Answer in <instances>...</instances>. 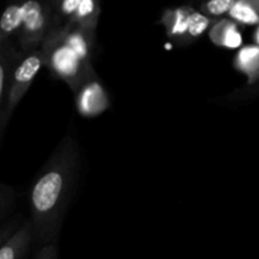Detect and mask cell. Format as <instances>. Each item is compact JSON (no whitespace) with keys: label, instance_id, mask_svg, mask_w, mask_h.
Here are the masks:
<instances>
[{"label":"cell","instance_id":"6da1fadb","mask_svg":"<svg viewBox=\"0 0 259 259\" xmlns=\"http://www.w3.org/2000/svg\"><path fill=\"white\" fill-rule=\"evenodd\" d=\"M77 167V143L72 137H66L30 187V222L34 240L42 247L57 242L63 214L76 184Z\"/></svg>","mask_w":259,"mask_h":259},{"label":"cell","instance_id":"7a4b0ae2","mask_svg":"<svg viewBox=\"0 0 259 259\" xmlns=\"http://www.w3.org/2000/svg\"><path fill=\"white\" fill-rule=\"evenodd\" d=\"M42 52L46 67L56 77L65 81L75 94L88 82L98 80L93 62L81 57L66 42L63 34L48 37L43 42Z\"/></svg>","mask_w":259,"mask_h":259},{"label":"cell","instance_id":"3957f363","mask_svg":"<svg viewBox=\"0 0 259 259\" xmlns=\"http://www.w3.org/2000/svg\"><path fill=\"white\" fill-rule=\"evenodd\" d=\"M42 66H45V55H43L42 50H35L27 53L15 70L12 86H10L7 110H5L4 116L0 119V138L7 131V125L12 118L13 111L20 103V100L24 98L27 91L29 90L33 80L38 75Z\"/></svg>","mask_w":259,"mask_h":259},{"label":"cell","instance_id":"277c9868","mask_svg":"<svg viewBox=\"0 0 259 259\" xmlns=\"http://www.w3.org/2000/svg\"><path fill=\"white\" fill-rule=\"evenodd\" d=\"M23 23H22V37L20 45L24 53L35 51L40 42H45L46 29V15L43 13L42 5L35 0H28L22 7Z\"/></svg>","mask_w":259,"mask_h":259},{"label":"cell","instance_id":"5b68a950","mask_svg":"<svg viewBox=\"0 0 259 259\" xmlns=\"http://www.w3.org/2000/svg\"><path fill=\"white\" fill-rule=\"evenodd\" d=\"M76 106L78 113L86 118H94L108 110L110 100L99 78L88 82L76 93Z\"/></svg>","mask_w":259,"mask_h":259},{"label":"cell","instance_id":"8992f818","mask_svg":"<svg viewBox=\"0 0 259 259\" xmlns=\"http://www.w3.org/2000/svg\"><path fill=\"white\" fill-rule=\"evenodd\" d=\"M27 53L17 51L9 42L3 43L0 47V119L4 116L9 99L14 72Z\"/></svg>","mask_w":259,"mask_h":259},{"label":"cell","instance_id":"52a82bcc","mask_svg":"<svg viewBox=\"0 0 259 259\" xmlns=\"http://www.w3.org/2000/svg\"><path fill=\"white\" fill-rule=\"evenodd\" d=\"M32 240H34L33 224L30 220H24L17 232L2 243L0 259H23Z\"/></svg>","mask_w":259,"mask_h":259},{"label":"cell","instance_id":"ba28073f","mask_svg":"<svg viewBox=\"0 0 259 259\" xmlns=\"http://www.w3.org/2000/svg\"><path fill=\"white\" fill-rule=\"evenodd\" d=\"M240 72L245 73L248 82L253 83L259 80V47L247 46L238 52L234 62Z\"/></svg>","mask_w":259,"mask_h":259},{"label":"cell","instance_id":"9c48e42d","mask_svg":"<svg viewBox=\"0 0 259 259\" xmlns=\"http://www.w3.org/2000/svg\"><path fill=\"white\" fill-rule=\"evenodd\" d=\"M211 40L215 45L225 48H237L242 45V35L237 27L230 23H222L211 30Z\"/></svg>","mask_w":259,"mask_h":259},{"label":"cell","instance_id":"30bf717a","mask_svg":"<svg viewBox=\"0 0 259 259\" xmlns=\"http://www.w3.org/2000/svg\"><path fill=\"white\" fill-rule=\"evenodd\" d=\"M23 5H9L3 13L2 20H0V28H2V45L8 42V37L15 30L22 27L23 23Z\"/></svg>","mask_w":259,"mask_h":259},{"label":"cell","instance_id":"8fae6325","mask_svg":"<svg viewBox=\"0 0 259 259\" xmlns=\"http://www.w3.org/2000/svg\"><path fill=\"white\" fill-rule=\"evenodd\" d=\"M66 42L85 60L91 61V39L82 30H72L63 33Z\"/></svg>","mask_w":259,"mask_h":259},{"label":"cell","instance_id":"7c38bea8","mask_svg":"<svg viewBox=\"0 0 259 259\" xmlns=\"http://www.w3.org/2000/svg\"><path fill=\"white\" fill-rule=\"evenodd\" d=\"M229 13L234 19L245 23V24L259 23V12L255 9V7L247 2H237Z\"/></svg>","mask_w":259,"mask_h":259},{"label":"cell","instance_id":"4fadbf2b","mask_svg":"<svg viewBox=\"0 0 259 259\" xmlns=\"http://www.w3.org/2000/svg\"><path fill=\"white\" fill-rule=\"evenodd\" d=\"M191 14V13H190ZM190 14L179 10L175 13L174 19L171 20L168 27V33L171 37L182 38L185 35H189V18Z\"/></svg>","mask_w":259,"mask_h":259},{"label":"cell","instance_id":"5bb4252c","mask_svg":"<svg viewBox=\"0 0 259 259\" xmlns=\"http://www.w3.org/2000/svg\"><path fill=\"white\" fill-rule=\"evenodd\" d=\"M210 24L209 18L201 13H191L189 18V37L196 38L201 35L207 29Z\"/></svg>","mask_w":259,"mask_h":259},{"label":"cell","instance_id":"9a60e30c","mask_svg":"<svg viewBox=\"0 0 259 259\" xmlns=\"http://www.w3.org/2000/svg\"><path fill=\"white\" fill-rule=\"evenodd\" d=\"M237 0H210L206 4V9L212 15H222L230 12Z\"/></svg>","mask_w":259,"mask_h":259},{"label":"cell","instance_id":"2e32d148","mask_svg":"<svg viewBox=\"0 0 259 259\" xmlns=\"http://www.w3.org/2000/svg\"><path fill=\"white\" fill-rule=\"evenodd\" d=\"M95 12V4L94 0H81V4L76 12V17L78 20H86L93 17Z\"/></svg>","mask_w":259,"mask_h":259},{"label":"cell","instance_id":"e0dca14e","mask_svg":"<svg viewBox=\"0 0 259 259\" xmlns=\"http://www.w3.org/2000/svg\"><path fill=\"white\" fill-rule=\"evenodd\" d=\"M34 259H57V247H56V244H48L40 248Z\"/></svg>","mask_w":259,"mask_h":259},{"label":"cell","instance_id":"ac0fdd59","mask_svg":"<svg viewBox=\"0 0 259 259\" xmlns=\"http://www.w3.org/2000/svg\"><path fill=\"white\" fill-rule=\"evenodd\" d=\"M81 4V0H63L62 5H61V9L65 14H73L77 12L78 7Z\"/></svg>","mask_w":259,"mask_h":259},{"label":"cell","instance_id":"d6986e66","mask_svg":"<svg viewBox=\"0 0 259 259\" xmlns=\"http://www.w3.org/2000/svg\"><path fill=\"white\" fill-rule=\"evenodd\" d=\"M255 39H257V42L259 43V29L257 30V34H255Z\"/></svg>","mask_w":259,"mask_h":259}]
</instances>
